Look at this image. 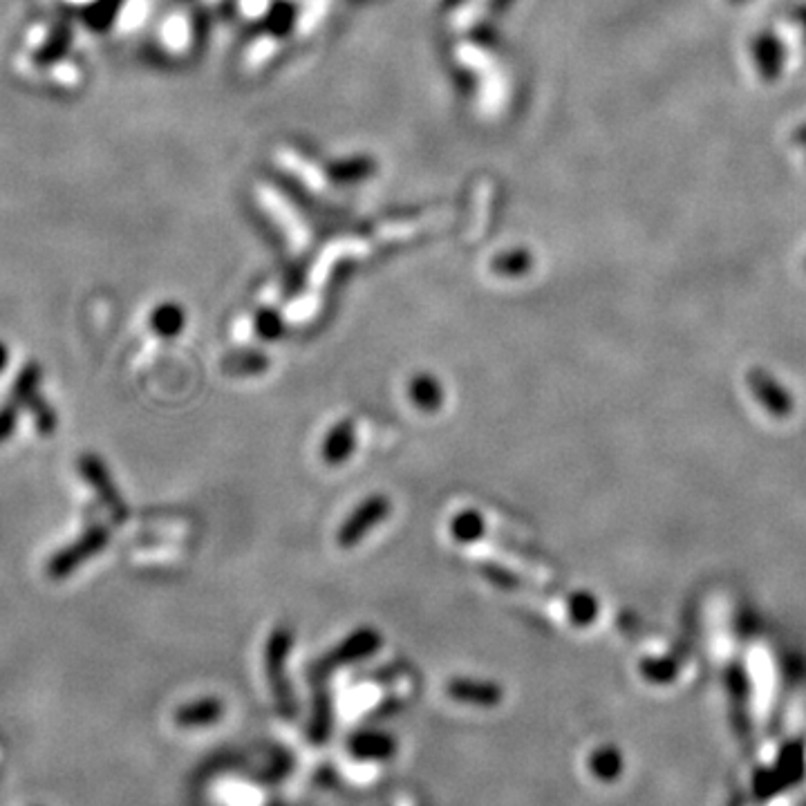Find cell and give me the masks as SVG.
Segmentation results:
<instances>
[{
  "label": "cell",
  "instance_id": "6da1fadb",
  "mask_svg": "<svg viewBox=\"0 0 806 806\" xmlns=\"http://www.w3.org/2000/svg\"><path fill=\"white\" fill-rule=\"evenodd\" d=\"M110 542V529L106 524H92L81 536L70 542L68 547L56 551V554L45 565V574L50 580H65L70 578L81 565L101 554Z\"/></svg>",
  "mask_w": 806,
  "mask_h": 806
},
{
  "label": "cell",
  "instance_id": "7a4b0ae2",
  "mask_svg": "<svg viewBox=\"0 0 806 806\" xmlns=\"http://www.w3.org/2000/svg\"><path fill=\"white\" fill-rule=\"evenodd\" d=\"M294 648V630L292 625H278L271 636L267 639V650H265V661H267V674L271 681V688H274V695L280 710L285 715H294V692L289 688V681L285 677L287 659L289 652Z\"/></svg>",
  "mask_w": 806,
  "mask_h": 806
},
{
  "label": "cell",
  "instance_id": "5b68a950",
  "mask_svg": "<svg viewBox=\"0 0 806 806\" xmlns=\"http://www.w3.org/2000/svg\"><path fill=\"white\" fill-rule=\"evenodd\" d=\"M381 648V634L374 627H361V630L352 632L348 639L336 645V648L325 656L321 663L323 668H339V665H348L352 661L368 659Z\"/></svg>",
  "mask_w": 806,
  "mask_h": 806
},
{
  "label": "cell",
  "instance_id": "3957f363",
  "mask_svg": "<svg viewBox=\"0 0 806 806\" xmlns=\"http://www.w3.org/2000/svg\"><path fill=\"white\" fill-rule=\"evenodd\" d=\"M390 498L388 495H370L365 498L356 509L345 518V522L336 531V545L343 549H352L363 542V538L368 536L372 529H377L379 524L390 515Z\"/></svg>",
  "mask_w": 806,
  "mask_h": 806
},
{
  "label": "cell",
  "instance_id": "e0dca14e",
  "mask_svg": "<svg viewBox=\"0 0 806 806\" xmlns=\"http://www.w3.org/2000/svg\"><path fill=\"white\" fill-rule=\"evenodd\" d=\"M18 419H21V406L16 401L9 399L7 403L0 406V444H5L7 439H12L16 433Z\"/></svg>",
  "mask_w": 806,
  "mask_h": 806
},
{
  "label": "cell",
  "instance_id": "5bb4252c",
  "mask_svg": "<svg viewBox=\"0 0 806 806\" xmlns=\"http://www.w3.org/2000/svg\"><path fill=\"white\" fill-rule=\"evenodd\" d=\"M27 408H30V412H32L36 430H39L43 437H50L56 433L59 417H56V410L52 408V403L48 399H43V395L34 397L30 403H27Z\"/></svg>",
  "mask_w": 806,
  "mask_h": 806
},
{
  "label": "cell",
  "instance_id": "4fadbf2b",
  "mask_svg": "<svg viewBox=\"0 0 806 806\" xmlns=\"http://www.w3.org/2000/svg\"><path fill=\"white\" fill-rule=\"evenodd\" d=\"M269 368V359L260 350H245L236 352L224 359V370L229 374H238V377H247V374H260Z\"/></svg>",
  "mask_w": 806,
  "mask_h": 806
},
{
  "label": "cell",
  "instance_id": "7c38bea8",
  "mask_svg": "<svg viewBox=\"0 0 806 806\" xmlns=\"http://www.w3.org/2000/svg\"><path fill=\"white\" fill-rule=\"evenodd\" d=\"M484 531H486V522L482 518V513L475 509L459 511L451 522V533L459 545H473V542H477L484 536Z\"/></svg>",
  "mask_w": 806,
  "mask_h": 806
},
{
  "label": "cell",
  "instance_id": "52a82bcc",
  "mask_svg": "<svg viewBox=\"0 0 806 806\" xmlns=\"http://www.w3.org/2000/svg\"><path fill=\"white\" fill-rule=\"evenodd\" d=\"M448 695L459 704L471 706H495L500 701V688L489 681L477 679H453L448 683Z\"/></svg>",
  "mask_w": 806,
  "mask_h": 806
},
{
  "label": "cell",
  "instance_id": "8992f818",
  "mask_svg": "<svg viewBox=\"0 0 806 806\" xmlns=\"http://www.w3.org/2000/svg\"><path fill=\"white\" fill-rule=\"evenodd\" d=\"M356 451V426L352 419H341L330 428L321 446V457L325 464L339 466L345 464Z\"/></svg>",
  "mask_w": 806,
  "mask_h": 806
},
{
  "label": "cell",
  "instance_id": "277c9868",
  "mask_svg": "<svg viewBox=\"0 0 806 806\" xmlns=\"http://www.w3.org/2000/svg\"><path fill=\"white\" fill-rule=\"evenodd\" d=\"M79 473L83 480L88 482V486L92 491L97 493L99 502L106 506L108 513L112 515V520L115 522H126L128 520V506L121 498V493L117 489L115 480H112V475L108 471V466L103 459L95 453H86L79 457Z\"/></svg>",
  "mask_w": 806,
  "mask_h": 806
},
{
  "label": "cell",
  "instance_id": "30bf717a",
  "mask_svg": "<svg viewBox=\"0 0 806 806\" xmlns=\"http://www.w3.org/2000/svg\"><path fill=\"white\" fill-rule=\"evenodd\" d=\"M224 706L218 699H202L177 710L175 721L182 726H209L222 717Z\"/></svg>",
  "mask_w": 806,
  "mask_h": 806
},
{
  "label": "cell",
  "instance_id": "2e32d148",
  "mask_svg": "<svg viewBox=\"0 0 806 806\" xmlns=\"http://www.w3.org/2000/svg\"><path fill=\"white\" fill-rule=\"evenodd\" d=\"M392 748V742H390V737H386V735H374V733H365V735H359L354 739V751H356V755H383V753H388Z\"/></svg>",
  "mask_w": 806,
  "mask_h": 806
},
{
  "label": "cell",
  "instance_id": "9a60e30c",
  "mask_svg": "<svg viewBox=\"0 0 806 806\" xmlns=\"http://www.w3.org/2000/svg\"><path fill=\"white\" fill-rule=\"evenodd\" d=\"M256 332L260 339H265L269 343L278 341L285 332L283 318H280L276 312H271V309H265V312H260L256 318Z\"/></svg>",
  "mask_w": 806,
  "mask_h": 806
},
{
  "label": "cell",
  "instance_id": "ac0fdd59",
  "mask_svg": "<svg viewBox=\"0 0 806 806\" xmlns=\"http://www.w3.org/2000/svg\"><path fill=\"white\" fill-rule=\"evenodd\" d=\"M7 363H9V350H7V345L0 341V372L7 368Z\"/></svg>",
  "mask_w": 806,
  "mask_h": 806
},
{
  "label": "cell",
  "instance_id": "8fae6325",
  "mask_svg": "<svg viewBox=\"0 0 806 806\" xmlns=\"http://www.w3.org/2000/svg\"><path fill=\"white\" fill-rule=\"evenodd\" d=\"M186 327V314L180 305L164 303L151 314V330L162 339H175Z\"/></svg>",
  "mask_w": 806,
  "mask_h": 806
},
{
  "label": "cell",
  "instance_id": "9c48e42d",
  "mask_svg": "<svg viewBox=\"0 0 806 806\" xmlns=\"http://www.w3.org/2000/svg\"><path fill=\"white\" fill-rule=\"evenodd\" d=\"M41 381H43L41 365L34 361L25 363L12 383V397L9 399L16 401L21 408H27V403L41 395Z\"/></svg>",
  "mask_w": 806,
  "mask_h": 806
},
{
  "label": "cell",
  "instance_id": "ba28073f",
  "mask_svg": "<svg viewBox=\"0 0 806 806\" xmlns=\"http://www.w3.org/2000/svg\"><path fill=\"white\" fill-rule=\"evenodd\" d=\"M408 397L421 412H437L444 406V386L435 374L419 372L408 383Z\"/></svg>",
  "mask_w": 806,
  "mask_h": 806
}]
</instances>
